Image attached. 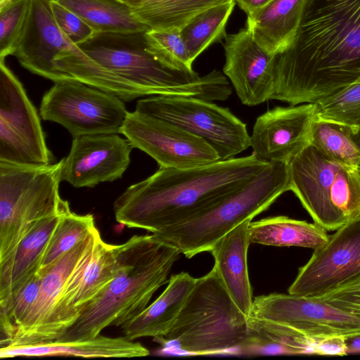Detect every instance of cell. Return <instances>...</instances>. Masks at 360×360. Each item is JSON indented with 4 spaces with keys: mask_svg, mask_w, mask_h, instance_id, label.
<instances>
[{
    "mask_svg": "<svg viewBox=\"0 0 360 360\" xmlns=\"http://www.w3.org/2000/svg\"><path fill=\"white\" fill-rule=\"evenodd\" d=\"M360 77V0H304L296 33L275 56L271 100L317 103Z\"/></svg>",
    "mask_w": 360,
    "mask_h": 360,
    "instance_id": "cell-1",
    "label": "cell"
},
{
    "mask_svg": "<svg viewBox=\"0 0 360 360\" xmlns=\"http://www.w3.org/2000/svg\"><path fill=\"white\" fill-rule=\"evenodd\" d=\"M266 165L252 154L191 168L160 167L115 200V219L128 228L155 233L212 206Z\"/></svg>",
    "mask_w": 360,
    "mask_h": 360,
    "instance_id": "cell-2",
    "label": "cell"
},
{
    "mask_svg": "<svg viewBox=\"0 0 360 360\" xmlns=\"http://www.w3.org/2000/svg\"><path fill=\"white\" fill-rule=\"evenodd\" d=\"M117 246L119 273L56 340H87L111 325L122 328L140 314L154 293L168 282L167 276L181 254L176 247L152 234L133 236Z\"/></svg>",
    "mask_w": 360,
    "mask_h": 360,
    "instance_id": "cell-3",
    "label": "cell"
},
{
    "mask_svg": "<svg viewBox=\"0 0 360 360\" xmlns=\"http://www.w3.org/2000/svg\"><path fill=\"white\" fill-rule=\"evenodd\" d=\"M144 33H96L78 46L148 96H191L210 101L229 98L231 88L221 72L200 76L194 70H179L164 64L146 49Z\"/></svg>",
    "mask_w": 360,
    "mask_h": 360,
    "instance_id": "cell-4",
    "label": "cell"
},
{
    "mask_svg": "<svg viewBox=\"0 0 360 360\" xmlns=\"http://www.w3.org/2000/svg\"><path fill=\"white\" fill-rule=\"evenodd\" d=\"M288 191V163L270 162L243 186L212 206L152 235L174 245L189 259L210 252L215 243L231 229L267 210Z\"/></svg>",
    "mask_w": 360,
    "mask_h": 360,
    "instance_id": "cell-5",
    "label": "cell"
},
{
    "mask_svg": "<svg viewBox=\"0 0 360 360\" xmlns=\"http://www.w3.org/2000/svg\"><path fill=\"white\" fill-rule=\"evenodd\" d=\"M248 317L237 307L214 268L195 283L169 331L157 340L193 355L240 353Z\"/></svg>",
    "mask_w": 360,
    "mask_h": 360,
    "instance_id": "cell-6",
    "label": "cell"
},
{
    "mask_svg": "<svg viewBox=\"0 0 360 360\" xmlns=\"http://www.w3.org/2000/svg\"><path fill=\"white\" fill-rule=\"evenodd\" d=\"M290 191L314 222L328 231L360 217V169L337 162L311 143L288 163Z\"/></svg>",
    "mask_w": 360,
    "mask_h": 360,
    "instance_id": "cell-7",
    "label": "cell"
},
{
    "mask_svg": "<svg viewBox=\"0 0 360 360\" xmlns=\"http://www.w3.org/2000/svg\"><path fill=\"white\" fill-rule=\"evenodd\" d=\"M63 160L43 167L0 162V263L41 219L70 209L59 195Z\"/></svg>",
    "mask_w": 360,
    "mask_h": 360,
    "instance_id": "cell-8",
    "label": "cell"
},
{
    "mask_svg": "<svg viewBox=\"0 0 360 360\" xmlns=\"http://www.w3.org/2000/svg\"><path fill=\"white\" fill-rule=\"evenodd\" d=\"M136 112L175 124L205 141L221 160L250 147L246 124L229 108L191 96L155 95L137 102Z\"/></svg>",
    "mask_w": 360,
    "mask_h": 360,
    "instance_id": "cell-9",
    "label": "cell"
},
{
    "mask_svg": "<svg viewBox=\"0 0 360 360\" xmlns=\"http://www.w3.org/2000/svg\"><path fill=\"white\" fill-rule=\"evenodd\" d=\"M127 113L118 97L75 80L56 82L40 105L43 120L61 124L73 138L121 134Z\"/></svg>",
    "mask_w": 360,
    "mask_h": 360,
    "instance_id": "cell-10",
    "label": "cell"
},
{
    "mask_svg": "<svg viewBox=\"0 0 360 360\" xmlns=\"http://www.w3.org/2000/svg\"><path fill=\"white\" fill-rule=\"evenodd\" d=\"M51 161L36 108L20 82L0 60V162L43 167Z\"/></svg>",
    "mask_w": 360,
    "mask_h": 360,
    "instance_id": "cell-11",
    "label": "cell"
},
{
    "mask_svg": "<svg viewBox=\"0 0 360 360\" xmlns=\"http://www.w3.org/2000/svg\"><path fill=\"white\" fill-rule=\"evenodd\" d=\"M100 235L98 229L95 228L85 239L60 257L41 275L38 295L7 345L54 341L71 326L63 307L65 288L75 269L94 249Z\"/></svg>",
    "mask_w": 360,
    "mask_h": 360,
    "instance_id": "cell-12",
    "label": "cell"
},
{
    "mask_svg": "<svg viewBox=\"0 0 360 360\" xmlns=\"http://www.w3.org/2000/svg\"><path fill=\"white\" fill-rule=\"evenodd\" d=\"M250 316L287 327L313 340L360 335V314L316 297L271 293L256 297Z\"/></svg>",
    "mask_w": 360,
    "mask_h": 360,
    "instance_id": "cell-13",
    "label": "cell"
},
{
    "mask_svg": "<svg viewBox=\"0 0 360 360\" xmlns=\"http://www.w3.org/2000/svg\"><path fill=\"white\" fill-rule=\"evenodd\" d=\"M134 148L152 157L160 167L186 169L221 160L205 141L169 122L128 112L121 129Z\"/></svg>",
    "mask_w": 360,
    "mask_h": 360,
    "instance_id": "cell-14",
    "label": "cell"
},
{
    "mask_svg": "<svg viewBox=\"0 0 360 360\" xmlns=\"http://www.w3.org/2000/svg\"><path fill=\"white\" fill-rule=\"evenodd\" d=\"M360 276V217L342 226L314 250L288 288L291 295L319 297Z\"/></svg>",
    "mask_w": 360,
    "mask_h": 360,
    "instance_id": "cell-15",
    "label": "cell"
},
{
    "mask_svg": "<svg viewBox=\"0 0 360 360\" xmlns=\"http://www.w3.org/2000/svg\"><path fill=\"white\" fill-rule=\"evenodd\" d=\"M133 148L117 134L75 137L68 155L63 159L61 179L75 188L118 179L130 163Z\"/></svg>",
    "mask_w": 360,
    "mask_h": 360,
    "instance_id": "cell-16",
    "label": "cell"
},
{
    "mask_svg": "<svg viewBox=\"0 0 360 360\" xmlns=\"http://www.w3.org/2000/svg\"><path fill=\"white\" fill-rule=\"evenodd\" d=\"M316 117V103L277 106L267 110L257 118L253 126L252 154L266 164L276 161L289 163L309 143Z\"/></svg>",
    "mask_w": 360,
    "mask_h": 360,
    "instance_id": "cell-17",
    "label": "cell"
},
{
    "mask_svg": "<svg viewBox=\"0 0 360 360\" xmlns=\"http://www.w3.org/2000/svg\"><path fill=\"white\" fill-rule=\"evenodd\" d=\"M224 74L229 79L243 104L259 105L274 92L275 56L263 49L244 27L226 34Z\"/></svg>",
    "mask_w": 360,
    "mask_h": 360,
    "instance_id": "cell-18",
    "label": "cell"
},
{
    "mask_svg": "<svg viewBox=\"0 0 360 360\" xmlns=\"http://www.w3.org/2000/svg\"><path fill=\"white\" fill-rule=\"evenodd\" d=\"M49 1L30 0L26 23L13 56L25 69L56 82L63 79L54 66V58L75 44L57 25Z\"/></svg>",
    "mask_w": 360,
    "mask_h": 360,
    "instance_id": "cell-19",
    "label": "cell"
},
{
    "mask_svg": "<svg viewBox=\"0 0 360 360\" xmlns=\"http://www.w3.org/2000/svg\"><path fill=\"white\" fill-rule=\"evenodd\" d=\"M120 266L117 245L106 243L100 235L94 249L75 269L65 288L63 307L71 326L82 308L115 278Z\"/></svg>",
    "mask_w": 360,
    "mask_h": 360,
    "instance_id": "cell-20",
    "label": "cell"
},
{
    "mask_svg": "<svg viewBox=\"0 0 360 360\" xmlns=\"http://www.w3.org/2000/svg\"><path fill=\"white\" fill-rule=\"evenodd\" d=\"M251 219L243 221L218 240L210 252L213 268L231 299L249 317L252 306V291L248 269V251L251 244L248 227Z\"/></svg>",
    "mask_w": 360,
    "mask_h": 360,
    "instance_id": "cell-21",
    "label": "cell"
},
{
    "mask_svg": "<svg viewBox=\"0 0 360 360\" xmlns=\"http://www.w3.org/2000/svg\"><path fill=\"white\" fill-rule=\"evenodd\" d=\"M65 212L37 223L13 252L0 263V311L5 309L20 288L38 273L45 247Z\"/></svg>",
    "mask_w": 360,
    "mask_h": 360,
    "instance_id": "cell-22",
    "label": "cell"
},
{
    "mask_svg": "<svg viewBox=\"0 0 360 360\" xmlns=\"http://www.w3.org/2000/svg\"><path fill=\"white\" fill-rule=\"evenodd\" d=\"M148 349L139 342L124 337L58 341L30 345H11L0 348L1 359L16 356H67L84 358H132L149 355Z\"/></svg>",
    "mask_w": 360,
    "mask_h": 360,
    "instance_id": "cell-23",
    "label": "cell"
},
{
    "mask_svg": "<svg viewBox=\"0 0 360 360\" xmlns=\"http://www.w3.org/2000/svg\"><path fill=\"white\" fill-rule=\"evenodd\" d=\"M195 281L187 272L172 275L162 294L122 327L124 337L132 341L140 338L163 337L173 325Z\"/></svg>",
    "mask_w": 360,
    "mask_h": 360,
    "instance_id": "cell-24",
    "label": "cell"
},
{
    "mask_svg": "<svg viewBox=\"0 0 360 360\" xmlns=\"http://www.w3.org/2000/svg\"><path fill=\"white\" fill-rule=\"evenodd\" d=\"M304 0H271L247 16L246 27L256 42L276 56L291 43L297 30Z\"/></svg>",
    "mask_w": 360,
    "mask_h": 360,
    "instance_id": "cell-25",
    "label": "cell"
},
{
    "mask_svg": "<svg viewBox=\"0 0 360 360\" xmlns=\"http://www.w3.org/2000/svg\"><path fill=\"white\" fill-rule=\"evenodd\" d=\"M251 243L276 247H301L316 249L325 245L330 236L314 223L286 216H276L250 222L248 227Z\"/></svg>",
    "mask_w": 360,
    "mask_h": 360,
    "instance_id": "cell-26",
    "label": "cell"
},
{
    "mask_svg": "<svg viewBox=\"0 0 360 360\" xmlns=\"http://www.w3.org/2000/svg\"><path fill=\"white\" fill-rule=\"evenodd\" d=\"M82 18L96 33H133L149 28L120 0H55Z\"/></svg>",
    "mask_w": 360,
    "mask_h": 360,
    "instance_id": "cell-27",
    "label": "cell"
},
{
    "mask_svg": "<svg viewBox=\"0 0 360 360\" xmlns=\"http://www.w3.org/2000/svg\"><path fill=\"white\" fill-rule=\"evenodd\" d=\"M248 336L240 354H313L314 340L281 325L248 317Z\"/></svg>",
    "mask_w": 360,
    "mask_h": 360,
    "instance_id": "cell-28",
    "label": "cell"
},
{
    "mask_svg": "<svg viewBox=\"0 0 360 360\" xmlns=\"http://www.w3.org/2000/svg\"><path fill=\"white\" fill-rule=\"evenodd\" d=\"M235 5V1L231 0L211 7L180 28V35L192 63L212 44L226 37L225 27Z\"/></svg>",
    "mask_w": 360,
    "mask_h": 360,
    "instance_id": "cell-29",
    "label": "cell"
},
{
    "mask_svg": "<svg viewBox=\"0 0 360 360\" xmlns=\"http://www.w3.org/2000/svg\"><path fill=\"white\" fill-rule=\"evenodd\" d=\"M231 0H157L131 8L149 29H177L198 13Z\"/></svg>",
    "mask_w": 360,
    "mask_h": 360,
    "instance_id": "cell-30",
    "label": "cell"
},
{
    "mask_svg": "<svg viewBox=\"0 0 360 360\" xmlns=\"http://www.w3.org/2000/svg\"><path fill=\"white\" fill-rule=\"evenodd\" d=\"M309 143L337 162L359 167L360 149L352 139L349 126L316 116L311 127Z\"/></svg>",
    "mask_w": 360,
    "mask_h": 360,
    "instance_id": "cell-31",
    "label": "cell"
},
{
    "mask_svg": "<svg viewBox=\"0 0 360 360\" xmlns=\"http://www.w3.org/2000/svg\"><path fill=\"white\" fill-rule=\"evenodd\" d=\"M96 228L94 216L77 214L70 209L63 214L45 247L37 274L43 275L51 265Z\"/></svg>",
    "mask_w": 360,
    "mask_h": 360,
    "instance_id": "cell-32",
    "label": "cell"
},
{
    "mask_svg": "<svg viewBox=\"0 0 360 360\" xmlns=\"http://www.w3.org/2000/svg\"><path fill=\"white\" fill-rule=\"evenodd\" d=\"M146 49L164 64L183 71H193L179 30H153L144 33Z\"/></svg>",
    "mask_w": 360,
    "mask_h": 360,
    "instance_id": "cell-33",
    "label": "cell"
},
{
    "mask_svg": "<svg viewBox=\"0 0 360 360\" xmlns=\"http://www.w3.org/2000/svg\"><path fill=\"white\" fill-rule=\"evenodd\" d=\"M316 104V116L360 128V77L340 92Z\"/></svg>",
    "mask_w": 360,
    "mask_h": 360,
    "instance_id": "cell-34",
    "label": "cell"
},
{
    "mask_svg": "<svg viewBox=\"0 0 360 360\" xmlns=\"http://www.w3.org/2000/svg\"><path fill=\"white\" fill-rule=\"evenodd\" d=\"M30 0H15L0 11V60L13 55L27 18Z\"/></svg>",
    "mask_w": 360,
    "mask_h": 360,
    "instance_id": "cell-35",
    "label": "cell"
},
{
    "mask_svg": "<svg viewBox=\"0 0 360 360\" xmlns=\"http://www.w3.org/2000/svg\"><path fill=\"white\" fill-rule=\"evenodd\" d=\"M49 6L57 25L74 44L79 45L96 34L82 18L58 1L50 0Z\"/></svg>",
    "mask_w": 360,
    "mask_h": 360,
    "instance_id": "cell-36",
    "label": "cell"
},
{
    "mask_svg": "<svg viewBox=\"0 0 360 360\" xmlns=\"http://www.w3.org/2000/svg\"><path fill=\"white\" fill-rule=\"evenodd\" d=\"M316 297L340 309L360 314V276Z\"/></svg>",
    "mask_w": 360,
    "mask_h": 360,
    "instance_id": "cell-37",
    "label": "cell"
},
{
    "mask_svg": "<svg viewBox=\"0 0 360 360\" xmlns=\"http://www.w3.org/2000/svg\"><path fill=\"white\" fill-rule=\"evenodd\" d=\"M345 338L342 336H328L315 340L313 345V354L347 355Z\"/></svg>",
    "mask_w": 360,
    "mask_h": 360,
    "instance_id": "cell-38",
    "label": "cell"
},
{
    "mask_svg": "<svg viewBox=\"0 0 360 360\" xmlns=\"http://www.w3.org/2000/svg\"><path fill=\"white\" fill-rule=\"evenodd\" d=\"M236 4L244 11L247 16L254 13L269 3L271 0H234Z\"/></svg>",
    "mask_w": 360,
    "mask_h": 360,
    "instance_id": "cell-39",
    "label": "cell"
},
{
    "mask_svg": "<svg viewBox=\"0 0 360 360\" xmlns=\"http://www.w3.org/2000/svg\"><path fill=\"white\" fill-rule=\"evenodd\" d=\"M347 354L360 353V335L345 338Z\"/></svg>",
    "mask_w": 360,
    "mask_h": 360,
    "instance_id": "cell-40",
    "label": "cell"
},
{
    "mask_svg": "<svg viewBox=\"0 0 360 360\" xmlns=\"http://www.w3.org/2000/svg\"><path fill=\"white\" fill-rule=\"evenodd\" d=\"M131 8H137L157 0H120Z\"/></svg>",
    "mask_w": 360,
    "mask_h": 360,
    "instance_id": "cell-41",
    "label": "cell"
},
{
    "mask_svg": "<svg viewBox=\"0 0 360 360\" xmlns=\"http://www.w3.org/2000/svg\"><path fill=\"white\" fill-rule=\"evenodd\" d=\"M351 129L352 139L360 149V128L351 127Z\"/></svg>",
    "mask_w": 360,
    "mask_h": 360,
    "instance_id": "cell-42",
    "label": "cell"
},
{
    "mask_svg": "<svg viewBox=\"0 0 360 360\" xmlns=\"http://www.w3.org/2000/svg\"><path fill=\"white\" fill-rule=\"evenodd\" d=\"M15 1V0H0V11L4 9L6 7H7L9 4H11L12 2Z\"/></svg>",
    "mask_w": 360,
    "mask_h": 360,
    "instance_id": "cell-43",
    "label": "cell"
},
{
    "mask_svg": "<svg viewBox=\"0 0 360 360\" xmlns=\"http://www.w3.org/2000/svg\"><path fill=\"white\" fill-rule=\"evenodd\" d=\"M359 168H360V164H359Z\"/></svg>",
    "mask_w": 360,
    "mask_h": 360,
    "instance_id": "cell-44",
    "label": "cell"
},
{
    "mask_svg": "<svg viewBox=\"0 0 360 360\" xmlns=\"http://www.w3.org/2000/svg\"><path fill=\"white\" fill-rule=\"evenodd\" d=\"M360 169V168H359Z\"/></svg>",
    "mask_w": 360,
    "mask_h": 360,
    "instance_id": "cell-45",
    "label": "cell"
}]
</instances>
